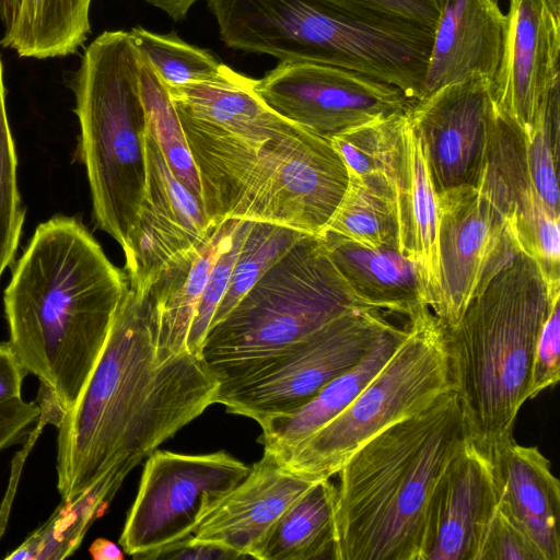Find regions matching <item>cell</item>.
Wrapping results in <instances>:
<instances>
[{"instance_id": "6da1fadb", "label": "cell", "mask_w": 560, "mask_h": 560, "mask_svg": "<svg viewBox=\"0 0 560 560\" xmlns=\"http://www.w3.org/2000/svg\"><path fill=\"white\" fill-rule=\"evenodd\" d=\"M219 381L190 352L156 362L145 295L128 287L106 343L57 440V489L70 500L117 466L135 468L217 404Z\"/></svg>"}, {"instance_id": "7a4b0ae2", "label": "cell", "mask_w": 560, "mask_h": 560, "mask_svg": "<svg viewBox=\"0 0 560 560\" xmlns=\"http://www.w3.org/2000/svg\"><path fill=\"white\" fill-rule=\"evenodd\" d=\"M129 287L75 218L40 223L4 290V314L18 358L65 415L77 402Z\"/></svg>"}, {"instance_id": "3957f363", "label": "cell", "mask_w": 560, "mask_h": 560, "mask_svg": "<svg viewBox=\"0 0 560 560\" xmlns=\"http://www.w3.org/2000/svg\"><path fill=\"white\" fill-rule=\"evenodd\" d=\"M468 439L451 390L353 452L337 472L334 560H419L433 489Z\"/></svg>"}, {"instance_id": "277c9868", "label": "cell", "mask_w": 560, "mask_h": 560, "mask_svg": "<svg viewBox=\"0 0 560 560\" xmlns=\"http://www.w3.org/2000/svg\"><path fill=\"white\" fill-rule=\"evenodd\" d=\"M177 114L213 225L234 219L323 232L349 182L329 139L293 124L267 140H245Z\"/></svg>"}, {"instance_id": "5b68a950", "label": "cell", "mask_w": 560, "mask_h": 560, "mask_svg": "<svg viewBox=\"0 0 560 560\" xmlns=\"http://www.w3.org/2000/svg\"><path fill=\"white\" fill-rule=\"evenodd\" d=\"M548 301L537 264L520 252L474 295L458 324L445 329L468 438L490 457L514 439L528 400Z\"/></svg>"}, {"instance_id": "8992f818", "label": "cell", "mask_w": 560, "mask_h": 560, "mask_svg": "<svg viewBox=\"0 0 560 560\" xmlns=\"http://www.w3.org/2000/svg\"><path fill=\"white\" fill-rule=\"evenodd\" d=\"M230 48L280 62H315L353 70L419 100L433 32L369 18L325 0H208Z\"/></svg>"}, {"instance_id": "52a82bcc", "label": "cell", "mask_w": 560, "mask_h": 560, "mask_svg": "<svg viewBox=\"0 0 560 560\" xmlns=\"http://www.w3.org/2000/svg\"><path fill=\"white\" fill-rule=\"evenodd\" d=\"M139 67L140 55L129 32L105 31L85 48L73 81L94 219L121 248L147 180L148 117Z\"/></svg>"}, {"instance_id": "ba28073f", "label": "cell", "mask_w": 560, "mask_h": 560, "mask_svg": "<svg viewBox=\"0 0 560 560\" xmlns=\"http://www.w3.org/2000/svg\"><path fill=\"white\" fill-rule=\"evenodd\" d=\"M361 307L368 306L354 296L322 238L304 234L208 329L200 357L211 364L275 354Z\"/></svg>"}, {"instance_id": "9c48e42d", "label": "cell", "mask_w": 560, "mask_h": 560, "mask_svg": "<svg viewBox=\"0 0 560 560\" xmlns=\"http://www.w3.org/2000/svg\"><path fill=\"white\" fill-rule=\"evenodd\" d=\"M451 390L455 388L445 328L427 310L409 319L398 349L341 413L273 454L291 474L312 481L329 479L369 440Z\"/></svg>"}, {"instance_id": "30bf717a", "label": "cell", "mask_w": 560, "mask_h": 560, "mask_svg": "<svg viewBox=\"0 0 560 560\" xmlns=\"http://www.w3.org/2000/svg\"><path fill=\"white\" fill-rule=\"evenodd\" d=\"M392 325L378 310L355 308L275 354L207 363L219 381L217 404L258 424L296 409L362 361Z\"/></svg>"}, {"instance_id": "8fae6325", "label": "cell", "mask_w": 560, "mask_h": 560, "mask_svg": "<svg viewBox=\"0 0 560 560\" xmlns=\"http://www.w3.org/2000/svg\"><path fill=\"white\" fill-rule=\"evenodd\" d=\"M249 470L225 451L191 455L155 450L119 537L122 550L137 559H156L183 542Z\"/></svg>"}, {"instance_id": "7c38bea8", "label": "cell", "mask_w": 560, "mask_h": 560, "mask_svg": "<svg viewBox=\"0 0 560 560\" xmlns=\"http://www.w3.org/2000/svg\"><path fill=\"white\" fill-rule=\"evenodd\" d=\"M255 91L278 115L327 139L416 102L389 83L315 62H279Z\"/></svg>"}, {"instance_id": "4fadbf2b", "label": "cell", "mask_w": 560, "mask_h": 560, "mask_svg": "<svg viewBox=\"0 0 560 560\" xmlns=\"http://www.w3.org/2000/svg\"><path fill=\"white\" fill-rule=\"evenodd\" d=\"M440 293L431 311L454 328L476 293L521 252L499 210L475 186L438 194Z\"/></svg>"}, {"instance_id": "5bb4252c", "label": "cell", "mask_w": 560, "mask_h": 560, "mask_svg": "<svg viewBox=\"0 0 560 560\" xmlns=\"http://www.w3.org/2000/svg\"><path fill=\"white\" fill-rule=\"evenodd\" d=\"M143 197L122 248L129 287L144 296L177 257L199 246L214 225L201 202L176 179L148 125Z\"/></svg>"}, {"instance_id": "9a60e30c", "label": "cell", "mask_w": 560, "mask_h": 560, "mask_svg": "<svg viewBox=\"0 0 560 560\" xmlns=\"http://www.w3.org/2000/svg\"><path fill=\"white\" fill-rule=\"evenodd\" d=\"M502 214L520 250L538 266L548 298L560 295V230L533 186L524 131L493 106L483 168L476 186Z\"/></svg>"}, {"instance_id": "2e32d148", "label": "cell", "mask_w": 560, "mask_h": 560, "mask_svg": "<svg viewBox=\"0 0 560 560\" xmlns=\"http://www.w3.org/2000/svg\"><path fill=\"white\" fill-rule=\"evenodd\" d=\"M491 89L485 79L446 85L408 110L438 194L478 185L493 117Z\"/></svg>"}, {"instance_id": "e0dca14e", "label": "cell", "mask_w": 560, "mask_h": 560, "mask_svg": "<svg viewBox=\"0 0 560 560\" xmlns=\"http://www.w3.org/2000/svg\"><path fill=\"white\" fill-rule=\"evenodd\" d=\"M498 503L492 459L468 439L433 489L419 560H478Z\"/></svg>"}, {"instance_id": "ac0fdd59", "label": "cell", "mask_w": 560, "mask_h": 560, "mask_svg": "<svg viewBox=\"0 0 560 560\" xmlns=\"http://www.w3.org/2000/svg\"><path fill=\"white\" fill-rule=\"evenodd\" d=\"M504 48L492 83L494 108L528 130L560 82V0H510Z\"/></svg>"}, {"instance_id": "d6986e66", "label": "cell", "mask_w": 560, "mask_h": 560, "mask_svg": "<svg viewBox=\"0 0 560 560\" xmlns=\"http://www.w3.org/2000/svg\"><path fill=\"white\" fill-rule=\"evenodd\" d=\"M314 482L289 472L273 453L264 450L246 478L186 540L218 545L243 558L256 559L275 523Z\"/></svg>"}, {"instance_id": "ffe728a7", "label": "cell", "mask_w": 560, "mask_h": 560, "mask_svg": "<svg viewBox=\"0 0 560 560\" xmlns=\"http://www.w3.org/2000/svg\"><path fill=\"white\" fill-rule=\"evenodd\" d=\"M420 100L443 86L474 79L493 83L502 59L508 18L497 0H436Z\"/></svg>"}, {"instance_id": "44dd1931", "label": "cell", "mask_w": 560, "mask_h": 560, "mask_svg": "<svg viewBox=\"0 0 560 560\" xmlns=\"http://www.w3.org/2000/svg\"><path fill=\"white\" fill-rule=\"evenodd\" d=\"M387 178L395 191L398 249L418 268L432 311L440 293L439 202L419 135L408 112Z\"/></svg>"}, {"instance_id": "7402d4cb", "label": "cell", "mask_w": 560, "mask_h": 560, "mask_svg": "<svg viewBox=\"0 0 560 560\" xmlns=\"http://www.w3.org/2000/svg\"><path fill=\"white\" fill-rule=\"evenodd\" d=\"M238 220L214 225L197 247L174 259L145 293L155 335L156 362L188 351L189 330L211 270Z\"/></svg>"}, {"instance_id": "603a6c76", "label": "cell", "mask_w": 560, "mask_h": 560, "mask_svg": "<svg viewBox=\"0 0 560 560\" xmlns=\"http://www.w3.org/2000/svg\"><path fill=\"white\" fill-rule=\"evenodd\" d=\"M318 236L354 296L365 306L405 314L409 319L430 310L417 266L398 247L371 248L329 231Z\"/></svg>"}, {"instance_id": "cb8c5ba5", "label": "cell", "mask_w": 560, "mask_h": 560, "mask_svg": "<svg viewBox=\"0 0 560 560\" xmlns=\"http://www.w3.org/2000/svg\"><path fill=\"white\" fill-rule=\"evenodd\" d=\"M499 501L539 546L547 560H560V483L536 446L514 439L492 456Z\"/></svg>"}, {"instance_id": "d4e9b609", "label": "cell", "mask_w": 560, "mask_h": 560, "mask_svg": "<svg viewBox=\"0 0 560 560\" xmlns=\"http://www.w3.org/2000/svg\"><path fill=\"white\" fill-rule=\"evenodd\" d=\"M256 79L225 65L213 81L168 88L177 113L245 140L272 138L294 122L273 112L256 93Z\"/></svg>"}, {"instance_id": "484cf974", "label": "cell", "mask_w": 560, "mask_h": 560, "mask_svg": "<svg viewBox=\"0 0 560 560\" xmlns=\"http://www.w3.org/2000/svg\"><path fill=\"white\" fill-rule=\"evenodd\" d=\"M407 335L392 325L357 365L324 385L304 405L271 417L260 425L258 442L272 453L300 443L341 413L388 362Z\"/></svg>"}, {"instance_id": "4316f807", "label": "cell", "mask_w": 560, "mask_h": 560, "mask_svg": "<svg viewBox=\"0 0 560 560\" xmlns=\"http://www.w3.org/2000/svg\"><path fill=\"white\" fill-rule=\"evenodd\" d=\"M336 500L330 478L315 481L275 523L256 559H334Z\"/></svg>"}, {"instance_id": "83f0119b", "label": "cell", "mask_w": 560, "mask_h": 560, "mask_svg": "<svg viewBox=\"0 0 560 560\" xmlns=\"http://www.w3.org/2000/svg\"><path fill=\"white\" fill-rule=\"evenodd\" d=\"M91 3L92 0H20L1 44L27 58L74 54L91 32Z\"/></svg>"}, {"instance_id": "f1b7e54d", "label": "cell", "mask_w": 560, "mask_h": 560, "mask_svg": "<svg viewBox=\"0 0 560 560\" xmlns=\"http://www.w3.org/2000/svg\"><path fill=\"white\" fill-rule=\"evenodd\" d=\"M132 469L130 466L114 467L82 493L62 500L48 521L5 559L46 560L71 556L92 523L104 514Z\"/></svg>"}, {"instance_id": "f546056e", "label": "cell", "mask_w": 560, "mask_h": 560, "mask_svg": "<svg viewBox=\"0 0 560 560\" xmlns=\"http://www.w3.org/2000/svg\"><path fill=\"white\" fill-rule=\"evenodd\" d=\"M348 176L345 195L323 231L371 248L398 247L395 191L389 179L349 171Z\"/></svg>"}, {"instance_id": "4dcf8cb0", "label": "cell", "mask_w": 560, "mask_h": 560, "mask_svg": "<svg viewBox=\"0 0 560 560\" xmlns=\"http://www.w3.org/2000/svg\"><path fill=\"white\" fill-rule=\"evenodd\" d=\"M139 82L149 129L162 150L167 165L176 179L202 205L198 172L168 88L141 55Z\"/></svg>"}, {"instance_id": "1f68e13d", "label": "cell", "mask_w": 560, "mask_h": 560, "mask_svg": "<svg viewBox=\"0 0 560 560\" xmlns=\"http://www.w3.org/2000/svg\"><path fill=\"white\" fill-rule=\"evenodd\" d=\"M129 34L167 88L213 81L225 67L208 50L188 44L174 32L160 34L137 26Z\"/></svg>"}, {"instance_id": "d6a6232c", "label": "cell", "mask_w": 560, "mask_h": 560, "mask_svg": "<svg viewBox=\"0 0 560 560\" xmlns=\"http://www.w3.org/2000/svg\"><path fill=\"white\" fill-rule=\"evenodd\" d=\"M304 234L294 229L248 221L228 289L220 301L210 327L220 322L255 284V282ZM209 327V328H210Z\"/></svg>"}, {"instance_id": "836d02e7", "label": "cell", "mask_w": 560, "mask_h": 560, "mask_svg": "<svg viewBox=\"0 0 560 560\" xmlns=\"http://www.w3.org/2000/svg\"><path fill=\"white\" fill-rule=\"evenodd\" d=\"M560 136V82L544 96L532 127L524 131L529 176L546 209L560 219L558 162Z\"/></svg>"}, {"instance_id": "e575fe53", "label": "cell", "mask_w": 560, "mask_h": 560, "mask_svg": "<svg viewBox=\"0 0 560 560\" xmlns=\"http://www.w3.org/2000/svg\"><path fill=\"white\" fill-rule=\"evenodd\" d=\"M406 113L381 117L350 128L329 140L349 172L387 177Z\"/></svg>"}, {"instance_id": "d590c367", "label": "cell", "mask_w": 560, "mask_h": 560, "mask_svg": "<svg viewBox=\"0 0 560 560\" xmlns=\"http://www.w3.org/2000/svg\"><path fill=\"white\" fill-rule=\"evenodd\" d=\"M16 165L0 58V278L14 258L25 217L18 189Z\"/></svg>"}, {"instance_id": "8d00e7d4", "label": "cell", "mask_w": 560, "mask_h": 560, "mask_svg": "<svg viewBox=\"0 0 560 560\" xmlns=\"http://www.w3.org/2000/svg\"><path fill=\"white\" fill-rule=\"evenodd\" d=\"M247 228L248 221L238 220L231 240L211 270L189 330L187 345L188 351L192 354L200 357L202 342L214 312L228 289Z\"/></svg>"}, {"instance_id": "74e56055", "label": "cell", "mask_w": 560, "mask_h": 560, "mask_svg": "<svg viewBox=\"0 0 560 560\" xmlns=\"http://www.w3.org/2000/svg\"><path fill=\"white\" fill-rule=\"evenodd\" d=\"M478 560H547L545 553L499 501L488 526Z\"/></svg>"}, {"instance_id": "f35d334b", "label": "cell", "mask_w": 560, "mask_h": 560, "mask_svg": "<svg viewBox=\"0 0 560 560\" xmlns=\"http://www.w3.org/2000/svg\"><path fill=\"white\" fill-rule=\"evenodd\" d=\"M560 295L548 301L532 368L528 399L558 384L560 380Z\"/></svg>"}, {"instance_id": "ab89813d", "label": "cell", "mask_w": 560, "mask_h": 560, "mask_svg": "<svg viewBox=\"0 0 560 560\" xmlns=\"http://www.w3.org/2000/svg\"><path fill=\"white\" fill-rule=\"evenodd\" d=\"M345 11L369 18L405 22L434 31L436 0H325Z\"/></svg>"}, {"instance_id": "60d3db41", "label": "cell", "mask_w": 560, "mask_h": 560, "mask_svg": "<svg viewBox=\"0 0 560 560\" xmlns=\"http://www.w3.org/2000/svg\"><path fill=\"white\" fill-rule=\"evenodd\" d=\"M11 343H0V402L21 398L24 377L27 375Z\"/></svg>"}, {"instance_id": "b9f144b4", "label": "cell", "mask_w": 560, "mask_h": 560, "mask_svg": "<svg viewBox=\"0 0 560 560\" xmlns=\"http://www.w3.org/2000/svg\"><path fill=\"white\" fill-rule=\"evenodd\" d=\"M241 558L243 557L238 553L218 545L184 540L163 551L156 559L223 560Z\"/></svg>"}, {"instance_id": "7bdbcfd3", "label": "cell", "mask_w": 560, "mask_h": 560, "mask_svg": "<svg viewBox=\"0 0 560 560\" xmlns=\"http://www.w3.org/2000/svg\"><path fill=\"white\" fill-rule=\"evenodd\" d=\"M149 4L162 10L174 21L186 19L191 7L199 0H144Z\"/></svg>"}, {"instance_id": "ee69618b", "label": "cell", "mask_w": 560, "mask_h": 560, "mask_svg": "<svg viewBox=\"0 0 560 560\" xmlns=\"http://www.w3.org/2000/svg\"><path fill=\"white\" fill-rule=\"evenodd\" d=\"M94 560H122L124 551L113 541L105 538L95 539L89 548Z\"/></svg>"}]
</instances>
